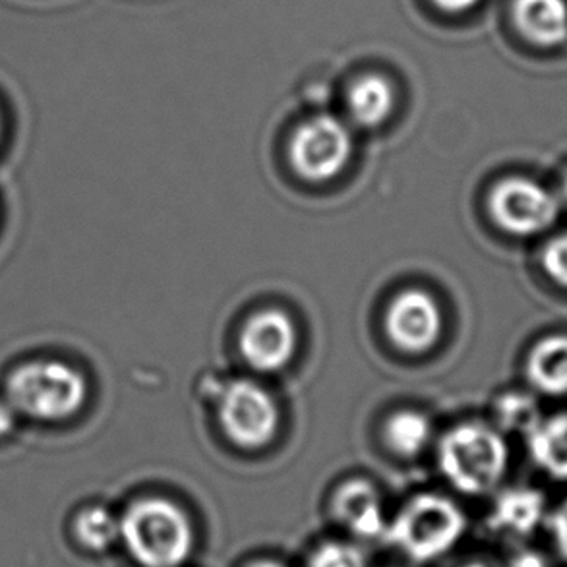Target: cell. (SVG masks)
Segmentation results:
<instances>
[{
    "instance_id": "6da1fadb",
    "label": "cell",
    "mask_w": 567,
    "mask_h": 567,
    "mask_svg": "<svg viewBox=\"0 0 567 567\" xmlns=\"http://www.w3.org/2000/svg\"><path fill=\"white\" fill-rule=\"evenodd\" d=\"M118 519L121 543L140 567H183L190 560L194 527L175 502L138 499Z\"/></svg>"
},
{
    "instance_id": "7a4b0ae2",
    "label": "cell",
    "mask_w": 567,
    "mask_h": 567,
    "mask_svg": "<svg viewBox=\"0 0 567 567\" xmlns=\"http://www.w3.org/2000/svg\"><path fill=\"white\" fill-rule=\"evenodd\" d=\"M467 517L452 499L421 494L411 499L388 525L385 537L413 561L437 560L460 543Z\"/></svg>"
},
{
    "instance_id": "3957f363",
    "label": "cell",
    "mask_w": 567,
    "mask_h": 567,
    "mask_svg": "<svg viewBox=\"0 0 567 567\" xmlns=\"http://www.w3.org/2000/svg\"><path fill=\"white\" fill-rule=\"evenodd\" d=\"M7 395L16 413L38 421H62L84 405L85 380L61 361L25 362L8 378Z\"/></svg>"
},
{
    "instance_id": "277c9868",
    "label": "cell",
    "mask_w": 567,
    "mask_h": 567,
    "mask_svg": "<svg viewBox=\"0 0 567 567\" xmlns=\"http://www.w3.org/2000/svg\"><path fill=\"white\" fill-rule=\"evenodd\" d=\"M440 467L463 494H486L506 473V442L484 424H461L440 445Z\"/></svg>"
},
{
    "instance_id": "5b68a950",
    "label": "cell",
    "mask_w": 567,
    "mask_h": 567,
    "mask_svg": "<svg viewBox=\"0 0 567 567\" xmlns=\"http://www.w3.org/2000/svg\"><path fill=\"white\" fill-rule=\"evenodd\" d=\"M353 150L351 132L339 118L320 115L310 118L291 140V163L307 181H330L346 169Z\"/></svg>"
},
{
    "instance_id": "8992f818",
    "label": "cell",
    "mask_w": 567,
    "mask_h": 567,
    "mask_svg": "<svg viewBox=\"0 0 567 567\" xmlns=\"http://www.w3.org/2000/svg\"><path fill=\"white\" fill-rule=\"evenodd\" d=\"M491 214L509 235L530 237L553 227L560 202L529 178H506L492 190Z\"/></svg>"
},
{
    "instance_id": "52a82bcc",
    "label": "cell",
    "mask_w": 567,
    "mask_h": 567,
    "mask_svg": "<svg viewBox=\"0 0 567 567\" xmlns=\"http://www.w3.org/2000/svg\"><path fill=\"white\" fill-rule=\"evenodd\" d=\"M223 430L240 447H261L276 436L279 411L268 391L248 380L230 383L219 405Z\"/></svg>"
},
{
    "instance_id": "ba28073f",
    "label": "cell",
    "mask_w": 567,
    "mask_h": 567,
    "mask_svg": "<svg viewBox=\"0 0 567 567\" xmlns=\"http://www.w3.org/2000/svg\"><path fill=\"white\" fill-rule=\"evenodd\" d=\"M297 351V328L281 310L254 315L240 333V353L258 372H276L289 364Z\"/></svg>"
},
{
    "instance_id": "9c48e42d",
    "label": "cell",
    "mask_w": 567,
    "mask_h": 567,
    "mask_svg": "<svg viewBox=\"0 0 567 567\" xmlns=\"http://www.w3.org/2000/svg\"><path fill=\"white\" fill-rule=\"evenodd\" d=\"M385 330L391 341L409 353L429 351L442 333V312L436 300L419 289L403 291L390 305Z\"/></svg>"
},
{
    "instance_id": "30bf717a",
    "label": "cell",
    "mask_w": 567,
    "mask_h": 567,
    "mask_svg": "<svg viewBox=\"0 0 567 567\" xmlns=\"http://www.w3.org/2000/svg\"><path fill=\"white\" fill-rule=\"evenodd\" d=\"M331 514L354 537L378 538L385 535L388 529L377 488L367 481L343 484L333 494Z\"/></svg>"
},
{
    "instance_id": "8fae6325",
    "label": "cell",
    "mask_w": 567,
    "mask_h": 567,
    "mask_svg": "<svg viewBox=\"0 0 567 567\" xmlns=\"http://www.w3.org/2000/svg\"><path fill=\"white\" fill-rule=\"evenodd\" d=\"M514 22L525 41L535 47H556L567 38L564 0H515Z\"/></svg>"
},
{
    "instance_id": "7c38bea8",
    "label": "cell",
    "mask_w": 567,
    "mask_h": 567,
    "mask_svg": "<svg viewBox=\"0 0 567 567\" xmlns=\"http://www.w3.org/2000/svg\"><path fill=\"white\" fill-rule=\"evenodd\" d=\"M546 499L533 488H512L504 492L492 512V527L514 537H529L545 522Z\"/></svg>"
},
{
    "instance_id": "4fadbf2b",
    "label": "cell",
    "mask_w": 567,
    "mask_h": 567,
    "mask_svg": "<svg viewBox=\"0 0 567 567\" xmlns=\"http://www.w3.org/2000/svg\"><path fill=\"white\" fill-rule=\"evenodd\" d=\"M527 377L530 383L546 395L567 393V338H553L538 341L530 351L527 362Z\"/></svg>"
},
{
    "instance_id": "5bb4252c",
    "label": "cell",
    "mask_w": 567,
    "mask_h": 567,
    "mask_svg": "<svg viewBox=\"0 0 567 567\" xmlns=\"http://www.w3.org/2000/svg\"><path fill=\"white\" fill-rule=\"evenodd\" d=\"M529 450L533 461L545 473L567 481V414L538 421L529 430Z\"/></svg>"
},
{
    "instance_id": "9a60e30c",
    "label": "cell",
    "mask_w": 567,
    "mask_h": 567,
    "mask_svg": "<svg viewBox=\"0 0 567 567\" xmlns=\"http://www.w3.org/2000/svg\"><path fill=\"white\" fill-rule=\"evenodd\" d=\"M395 93L390 82L378 74L359 78L347 97L349 113L361 126H378L391 115Z\"/></svg>"
},
{
    "instance_id": "2e32d148",
    "label": "cell",
    "mask_w": 567,
    "mask_h": 567,
    "mask_svg": "<svg viewBox=\"0 0 567 567\" xmlns=\"http://www.w3.org/2000/svg\"><path fill=\"white\" fill-rule=\"evenodd\" d=\"M74 533L85 550L105 553L116 540H121V519H116L105 507H87L78 515Z\"/></svg>"
},
{
    "instance_id": "e0dca14e",
    "label": "cell",
    "mask_w": 567,
    "mask_h": 567,
    "mask_svg": "<svg viewBox=\"0 0 567 567\" xmlns=\"http://www.w3.org/2000/svg\"><path fill=\"white\" fill-rule=\"evenodd\" d=\"M432 436L430 421L421 413L401 411L385 424V440L393 452L403 457H413L426 447Z\"/></svg>"
},
{
    "instance_id": "ac0fdd59",
    "label": "cell",
    "mask_w": 567,
    "mask_h": 567,
    "mask_svg": "<svg viewBox=\"0 0 567 567\" xmlns=\"http://www.w3.org/2000/svg\"><path fill=\"white\" fill-rule=\"evenodd\" d=\"M307 567H369L359 546L349 543H323L310 554Z\"/></svg>"
},
{
    "instance_id": "d6986e66",
    "label": "cell",
    "mask_w": 567,
    "mask_h": 567,
    "mask_svg": "<svg viewBox=\"0 0 567 567\" xmlns=\"http://www.w3.org/2000/svg\"><path fill=\"white\" fill-rule=\"evenodd\" d=\"M537 406L533 405V401L527 398H507L502 403L499 414L502 421L506 422L507 426L512 429H527L530 430L537 424Z\"/></svg>"
},
{
    "instance_id": "ffe728a7",
    "label": "cell",
    "mask_w": 567,
    "mask_h": 567,
    "mask_svg": "<svg viewBox=\"0 0 567 567\" xmlns=\"http://www.w3.org/2000/svg\"><path fill=\"white\" fill-rule=\"evenodd\" d=\"M543 266L556 284L567 287V233L553 238L543 250Z\"/></svg>"
},
{
    "instance_id": "44dd1931",
    "label": "cell",
    "mask_w": 567,
    "mask_h": 567,
    "mask_svg": "<svg viewBox=\"0 0 567 567\" xmlns=\"http://www.w3.org/2000/svg\"><path fill=\"white\" fill-rule=\"evenodd\" d=\"M548 527L553 533L556 550L560 554L561 560L567 564V499H564L560 506L554 509V514L548 517Z\"/></svg>"
},
{
    "instance_id": "7402d4cb",
    "label": "cell",
    "mask_w": 567,
    "mask_h": 567,
    "mask_svg": "<svg viewBox=\"0 0 567 567\" xmlns=\"http://www.w3.org/2000/svg\"><path fill=\"white\" fill-rule=\"evenodd\" d=\"M437 8H442L444 12L450 14H461L467 12L471 8H475L481 0H432Z\"/></svg>"
},
{
    "instance_id": "603a6c76",
    "label": "cell",
    "mask_w": 567,
    "mask_h": 567,
    "mask_svg": "<svg viewBox=\"0 0 567 567\" xmlns=\"http://www.w3.org/2000/svg\"><path fill=\"white\" fill-rule=\"evenodd\" d=\"M509 567H550L548 561L545 560V556H540L538 553L533 550H525L515 556Z\"/></svg>"
},
{
    "instance_id": "cb8c5ba5",
    "label": "cell",
    "mask_w": 567,
    "mask_h": 567,
    "mask_svg": "<svg viewBox=\"0 0 567 567\" xmlns=\"http://www.w3.org/2000/svg\"><path fill=\"white\" fill-rule=\"evenodd\" d=\"M16 424V409L8 401H0V436L12 432Z\"/></svg>"
},
{
    "instance_id": "d4e9b609",
    "label": "cell",
    "mask_w": 567,
    "mask_h": 567,
    "mask_svg": "<svg viewBox=\"0 0 567 567\" xmlns=\"http://www.w3.org/2000/svg\"><path fill=\"white\" fill-rule=\"evenodd\" d=\"M245 567H285L284 564H279L276 560H256L246 564Z\"/></svg>"
},
{
    "instance_id": "484cf974",
    "label": "cell",
    "mask_w": 567,
    "mask_h": 567,
    "mask_svg": "<svg viewBox=\"0 0 567 567\" xmlns=\"http://www.w3.org/2000/svg\"><path fill=\"white\" fill-rule=\"evenodd\" d=\"M460 567H488L483 561H468V564H461Z\"/></svg>"
},
{
    "instance_id": "4316f807",
    "label": "cell",
    "mask_w": 567,
    "mask_h": 567,
    "mask_svg": "<svg viewBox=\"0 0 567 567\" xmlns=\"http://www.w3.org/2000/svg\"><path fill=\"white\" fill-rule=\"evenodd\" d=\"M561 198L566 199L567 204V175L564 177V183H561Z\"/></svg>"
},
{
    "instance_id": "83f0119b",
    "label": "cell",
    "mask_w": 567,
    "mask_h": 567,
    "mask_svg": "<svg viewBox=\"0 0 567 567\" xmlns=\"http://www.w3.org/2000/svg\"><path fill=\"white\" fill-rule=\"evenodd\" d=\"M0 134H2V116H0Z\"/></svg>"
}]
</instances>
